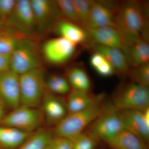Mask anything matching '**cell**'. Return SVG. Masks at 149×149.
<instances>
[{
	"label": "cell",
	"mask_w": 149,
	"mask_h": 149,
	"mask_svg": "<svg viewBox=\"0 0 149 149\" xmlns=\"http://www.w3.org/2000/svg\"><path fill=\"white\" fill-rule=\"evenodd\" d=\"M44 118L50 126L55 127L68 113L66 101L61 96L46 91L42 103Z\"/></svg>",
	"instance_id": "obj_13"
},
{
	"label": "cell",
	"mask_w": 149,
	"mask_h": 149,
	"mask_svg": "<svg viewBox=\"0 0 149 149\" xmlns=\"http://www.w3.org/2000/svg\"><path fill=\"white\" fill-rule=\"evenodd\" d=\"M53 28L58 37L64 38L75 45L88 47L92 42L86 30L80 25L65 19H58Z\"/></svg>",
	"instance_id": "obj_16"
},
{
	"label": "cell",
	"mask_w": 149,
	"mask_h": 149,
	"mask_svg": "<svg viewBox=\"0 0 149 149\" xmlns=\"http://www.w3.org/2000/svg\"><path fill=\"white\" fill-rule=\"evenodd\" d=\"M43 118L42 110L20 105L4 115L0 124L32 133L40 126Z\"/></svg>",
	"instance_id": "obj_7"
},
{
	"label": "cell",
	"mask_w": 149,
	"mask_h": 149,
	"mask_svg": "<svg viewBox=\"0 0 149 149\" xmlns=\"http://www.w3.org/2000/svg\"><path fill=\"white\" fill-rule=\"evenodd\" d=\"M5 25L31 37L36 30V25L30 1H16L13 12Z\"/></svg>",
	"instance_id": "obj_9"
},
{
	"label": "cell",
	"mask_w": 149,
	"mask_h": 149,
	"mask_svg": "<svg viewBox=\"0 0 149 149\" xmlns=\"http://www.w3.org/2000/svg\"><path fill=\"white\" fill-rule=\"evenodd\" d=\"M87 32L91 41L98 45L121 49L124 43V37L115 27L104 26L89 29Z\"/></svg>",
	"instance_id": "obj_18"
},
{
	"label": "cell",
	"mask_w": 149,
	"mask_h": 149,
	"mask_svg": "<svg viewBox=\"0 0 149 149\" xmlns=\"http://www.w3.org/2000/svg\"><path fill=\"white\" fill-rule=\"evenodd\" d=\"M11 54H0V74L10 70Z\"/></svg>",
	"instance_id": "obj_33"
},
{
	"label": "cell",
	"mask_w": 149,
	"mask_h": 149,
	"mask_svg": "<svg viewBox=\"0 0 149 149\" xmlns=\"http://www.w3.org/2000/svg\"><path fill=\"white\" fill-rule=\"evenodd\" d=\"M4 108L3 106L0 104V122L4 117Z\"/></svg>",
	"instance_id": "obj_34"
},
{
	"label": "cell",
	"mask_w": 149,
	"mask_h": 149,
	"mask_svg": "<svg viewBox=\"0 0 149 149\" xmlns=\"http://www.w3.org/2000/svg\"><path fill=\"white\" fill-rule=\"evenodd\" d=\"M104 103L102 102L81 111L68 113L58 125L54 127V135L74 141L97 117L102 111Z\"/></svg>",
	"instance_id": "obj_2"
},
{
	"label": "cell",
	"mask_w": 149,
	"mask_h": 149,
	"mask_svg": "<svg viewBox=\"0 0 149 149\" xmlns=\"http://www.w3.org/2000/svg\"><path fill=\"white\" fill-rule=\"evenodd\" d=\"M19 77L11 70L0 74V104L11 110L20 105Z\"/></svg>",
	"instance_id": "obj_12"
},
{
	"label": "cell",
	"mask_w": 149,
	"mask_h": 149,
	"mask_svg": "<svg viewBox=\"0 0 149 149\" xmlns=\"http://www.w3.org/2000/svg\"><path fill=\"white\" fill-rule=\"evenodd\" d=\"M52 141H51L50 143L44 149H52Z\"/></svg>",
	"instance_id": "obj_35"
},
{
	"label": "cell",
	"mask_w": 149,
	"mask_h": 149,
	"mask_svg": "<svg viewBox=\"0 0 149 149\" xmlns=\"http://www.w3.org/2000/svg\"><path fill=\"white\" fill-rule=\"evenodd\" d=\"M52 149H72V141L55 136L52 141Z\"/></svg>",
	"instance_id": "obj_32"
},
{
	"label": "cell",
	"mask_w": 149,
	"mask_h": 149,
	"mask_svg": "<svg viewBox=\"0 0 149 149\" xmlns=\"http://www.w3.org/2000/svg\"><path fill=\"white\" fill-rule=\"evenodd\" d=\"M127 76L130 82L149 87V63L130 68Z\"/></svg>",
	"instance_id": "obj_28"
},
{
	"label": "cell",
	"mask_w": 149,
	"mask_h": 149,
	"mask_svg": "<svg viewBox=\"0 0 149 149\" xmlns=\"http://www.w3.org/2000/svg\"><path fill=\"white\" fill-rule=\"evenodd\" d=\"M65 100L68 113L81 111L102 102L104 94L95 95L91 91H80L71 89Z\"/></svg>",
	"instance_id": "obj_17"
},
{
	"label": "cell",
	"mask_w": 149,
	"mask_h": 149,
	"mask_svg": "<svg viewBox=\"0 0 149 149\" xmlns=\"http://www.w3.org/2000/svg\"><path fill=\"white\" fill-rule=\"evenodd\" d=\"M35 17L36 30L44 33L62 17L55 1L30 0Z\"/></svg>",
	"instance_id": "obj_10"
},
{
	"label": "cell",
	"mask_w": 149,
	"mask_h": 149,
	"mask_svg": "<svg viewBox=\"0 0 149 149\" xmlns=\"http://www.w3.org/2000/svg\"></svg>",
	"instance_id": "obj_37"
},
{
	"label": "cell",
	"mask_w": 149,
	"mask_h": 149,
	"mask_svg": "<svg viewBox=\"0 0 149 149\" xmlns=\"http://www.w3.org/2000/svg\"><path fill=\"white\" fill-rule=\"evenodd\" d=\"M88 47L104 56L113 67L116 72L127 76L130 68L120 49L101 45L92 42Z\"/></svg>",
	"instance_id": "obj_19"
},
{
	"label": "cell",
	"mask_w": 149,
	"mask_h": 149,
	"mask_svg": "<svg viewBox=\"0 0 149 149\" xmlns=\"http://www.w3.org/2000/svg\"><path fill=\"white\" fill-rule=\"evenodd\" d=\"M45 80L42 67L19 75L20 105L38 108L46 91Z\"/></svg>",
	"instance_id": "obj_3"
},
{
	"label": "cell",
	"mask_w": 149,
	"mask_h": 149,
	"mask_svg": "<svg viewBox=\"0 0 149 149\" xmlns=\"http://www.w3.org/2000/svg\"><path fill=\"white\" fill-rule=\"evenodd\" d=\"M92 68L102 77H109L115 73L113 67L102 54L94 52L90 58Z\"/></svg>",
	"instance_id": "obj_26"
},
{
	"label": "cell",
	"mask_w": 149,
	"mask_h": 149,
	"mask_svg": "<svg viewBox=\"0 0 149 149\" xmlns=\"http://www.w3.org/2000/svg\"><path fill=\"white\" fill-rule=\"evenodd\" d=\"M77 45L64 38L58 37L44 43L42 53L45 59L50 64L61 65L73 57Z\"/></svg>",
	"instance_id": "obj_8"
},
{
	"label": "cell",
	"mask_w": 149,
	"mask_h": 149,
	"mask_svg": "<svg viewBox=\"0 0 149 149\" xmlns=\"http://www.w3.org/2000/svg\"><path fill=\"white\" fill-rule=\"evenodd\" d=\"M124 129L148 143L149 140V108L145 110H118Z\"/></svg>",
	"instance_id": "obj_11"
},
{
	"label": "cell",
	"mask_w": 149,
	"mask_h": 149,
	"mask_svg": "<svg viewBox=\"0 0 149 149\" xmlns=\"http://www.w3.org/2000/svg\"><path fill=\"white\" fill-rule=\"evenodd\" d=\"M53 138V133L47 129L32 133L17 149H44Z\"/></svg>",
	"instance_id": "obj_24"
},
{
	"label": "cell",
	"mask_w": 149,
	"mask_h": 149,
	"mask_svg": "<svg viewBox=\"0 0 149 149\" xmlns=\"http://www.w3.org/2000/svg\"><path fill=\"white\" fill-rule=\"evenodd\" d=\"M148 5L139 1H127L118 5L114 23L124 39L143 37L148 40Z\"/></svg>",
	"instance_id": "obj_1"
},
{
	"label": "cell",
	"mask_w": 149,
	"mask_h": 149,
	"mask_svg": "<svg viewBox=\"0 0 149 149\" xmlns=\"http://www.w3.org/2000/svg\"><path fill=\"white\" fill-rule=\"evenodd\" d=\"M66 78L71 89L91 91L92 82L88 72L81 65L70 68L67 72Z\"/></svg>",
	"instance_id": "obj_22"
},
{
	"label": "cell",
	"mask_w": 149,
	"mask_h": 149,
	"mask_svg": "<svg viewBox=\"0 0 149 149\" xmlns=\"http://www.w3.org/2000/svg\"><path fill=\"white\" fill-rule=\"evenodd\" d=\"M32 133L1 125L0 147L6 149L18 148Z\"/></svg>",
	"instance_id": "obj_21"
},
{
	"label": "cell",
	"mask_w": 149,
	"mask_h": 149,
	"mask_svg": "<svg viewBox=\"0 0 149 149\" xmlns=\"http://www.w3.org/2000/svg\"><path fill=\"white\" fill-rule=\"evenodd\" d=\"M41 67L37 43L31 37H23L11 54L10 70L20 75Z\"/></svg>",
	"instance_id": "obj_6"
},
{
	"label": "cell",
	"mask_w": 149,
	"mask_h": 149,
	"mask_svg": "<svg viewBox=\"0 0 149 149\" xmlns=\"http://www.w3.org/2000/svg\"><path fill=\"white\" fill-rule=\"evenodd\" d=\"M121 50L130 68L149 63V45L148 39L143 37L124 39Z\"/></svg>",
	"instance_id": "obj_14"
},
{
	"label": "cell",
	"mask_w": 149,
	"mask_h": 149,
	"mask_svg": "<svg viewBox=\"0 0 149 149\" xmlns=\"http://www.w3.org/2000/svg\"><path fill=\"white\" fill-rule=\"evenodd\" d=\"M5 27V25L3 24V23L0 21V30L2 29L3 28H4Z\"/></svg>",
	"instance_id": "obj_36"
},
{
	"label": "cell",
	"mask_w": 149,
	"mask_h": 149,
	"mask_svg": "<svg viewBox=\"0 0 149 149\" xmlns=\"http://www.w3.org/2000/svg\"><path fill=\"white\" fill-rule=\"evenodd\" d=\"M79 24L87 31L92 0H72Z\"/></svg>",
	"instance_id": "obj_27"
},
{
	"label": "cell",
	"mask_w": 149,
	"mask_h": 149,
	"mask_svg": "<svg viewBox=\"0 0 149 149\" xmlns=\"http://www.w3.org/2000/svg\"><path fill=\"white\" fill-rule=\"evenodd\" d=\"M105 142L112 149H148L147 143L125 129Z\"/></svg>",
	"instance_id": "obj_20"
},
{
	"label": "cell",
	"mask_w": 149,
	"mask_h": 149,
	"mask_svg": "<svg viewBox=\"0 0 149 149\" xmlns=\"http://www.w3.org/2000/svg\"><path fill=\"white\" fill-rule=\"evenodd\" d=\"M16 2V0H0V21L4 25L12 13Z\"/></svg>",
	"instance_id": "obj_31"
},
{
	"label": "cell",
	"mask_w": 149,
	"mask_h": 149,
	"mask_svg": "<svg viewBox=\"0 0 149 149\" xmlns=\"http://www.w3.org/2000/svg\"><path fill=\"white\" fill-rule=\"evenodd\" d=\"M118 5L111 2L92 1L88 19V29L104 26L116 27L114 17Z\"/></svg>",
	"instance_id": "obj_15"
},
{
	"label": "cell",
	"mask_w": 149,
	"mask_h": 149,
	"mask_svg": "<svg viewBox=\"0 0 149 149\" xmlns=\"http://www.w3.org/2000/svg\"><path fill=\"white\" fill-rule=\"evenodd\" d=\"M55 1L63 18L80 25L72 0H57Z\"/></svg>",
	"instance_id": "obj_29"
},
{
	"label": "cell",
	"mask_w": 149,
	"mask_h": 149,
	"mask_svg": "<svg viewBox=\"0 0 149 149\" xmlns=\"http://www.w3.org/2000/svg\"><path fill=\"white\" fill-rule=\"evenodd\" d=\"M46 91L61 96L70 93L71 88L66 77L58 74H53L46 77Z\"/></svg>",
	"instance_id": "obj_25"
},
{
	"label": "cell",
	"mask_w": 149,
	"mask_h": 149,
	"mask_svg": "<svg viewBox=\"0 0 149 149\" xmlns=\"http://www.w3.org/2000/svg\"><path fill=\"white\" fill-rule=\"evenodd\" d=\"M124 129L119 111L109 101L104 103L101 112L92 123L88 132L98 141L106 142Z\"/></svg>",
	"instance_id": "obj_5"
},
{
	"label": "cell",
	"mask_w": 149,
	"mask_h": 149,
	"mask_svg": "<svg viewBox=\"0 0 149 149\" xmlns=\"http://www.w3.org/2000/svg\"><path fill=\"white\" fill-rule=\"evenodd\" d=\"M111 102L118 110H145L149 108V87L129 82L120 85Z\"/></svg>",
	"instance_id": "obj_4"
},
{
	"label": "cell",
	"mask_w": 149,
	"mask_h": 149,
	"mask_svg": "<svg viewBox=\"0 0 149 149\" xmlns=\"http://www.w3.org/2000/svg\"><path fill=\"white\" fill-rule=\"evenodd\" d=\"M98 141L88 131L83 132L72 141V149H95Z\"/></svg>",
	"instance_id": "obj_30"
},
{
	"label": "cell",
	"mask_w": 149,
	"mask_h": 149,
	"mask_svg": "<svg viewBox=\"0 0 149 149\" xmlns=\"http://www.w3.org/2000/svg\"><path fill=\"white\" fill-rule=\"evenodd\" d=\"M27 36L13 28L5 26L0 30V54H11L20 40Z\"/></svg>",
	"instance_id": "obj_23"
}]
</instances>
